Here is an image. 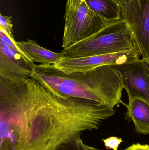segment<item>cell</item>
Instances as JSON below:
<instances>
[{
	"label": "cell",
	"mask_w": 149,
	"mask_h": 150,
	"mask_svg": "<svg viewBox=\"0 0 149 150\" xmlns=\"http://www.w3.org/2000/svg\"><path fill=\"white\" fill-rule=\"evenodd\" d=\"M115 114L106 105L68 97L30 77L0 82V150H78L83 132Z\"/></svg>",
	"instance_id": "6da1fadb"
},
{
	"label": "cell",
	"mask_w": 149,
	"mask_h": 150,
	"mask_svg": "<svg viewBox=\"0 0 149 150\" xmlns=\"http://www.w3.org/2000/svg\"><path fill=\"white\" fill-rule=\"evenodd\" d=\"M30 77L68 97L89 100L114 108L122 104V76L115 66H103L87 72L65 74L53 65H36Z\"/></svg>",
	"instance_id": "7a4b0ae2"
},
{
	"label": "cell",
	"mask_w": 149,
	"mask_h": 150,
	"mask_svg": "<svg viewBox=\"0 0 149 150\" xmlns=\"http://www.w3.org/2000/svg\"><path fill=\"white\" fill-rule=\"evenodd\" d=\"M137 48L123 19L113 21L93 36L62 50L66 58H78L132 51Z\"/></svg>",
	"instance_id": "3957f363"
},
{
	"label": "cell",
	"mask_w": 149,
	"mask_h": 150,
	"mask_svg": "<svg viewBox=\"0 0 149 150\" xmlns=\"http://www.w3.org/2000/svg\"><path fill=\"white\" fill-rule=\"evenodd\" d=\"M64 19V49L93 36L111 23L92 11L85 0H67Z\"/></svg>",
	"instance_id": "277c9868"
},
{
	"label": "cell",
	"mask_w": 149,
	"mask_h": 150,
	"mask_svg": "<svg viewBox=\"0 0 149 150\" xmlns=\"http://www.w3.org/2000/svg\"><path fill=\"white\" fill-rule=\"evenodd\" d=\"M121 18L133 33L142 59H149V0H129L120 7Z\"/></svg>",
	"instance_id": "5b68a950"
},
{
	"label": "cell",
	"mask_w": 149,
	"mask_h": 150,
	"mask_svg": "<svg viewBox=\"0 0 149 150\" xmlns=\"http://www.w3.org/2000/svg\"><path fill=\"white\" fill-rule=\"evenodd\" d=\"M138 48L132 51L78 58H63L53 66L58 70L69 74L87 72L103 66H120L140 60Z\"/></svg>",
	"instance_id": "8992f818"
},
{
	"label": "cell",
	"mask_w": 149,
	"mask_h": 150,
	"mask_svg": "<svg viewBox=\"0 0 149 150\" xmlns=\"http://www.w3.org/2000/svg\"><path fill=\"white\" fill-rule=\"evenodd\" d=\"M36 64L22 56L2 41L0 42V78L10 82L30 77Z\"/></svg>",
	"instance_id": "52a82bcc"
},
{
	"label": "cell",
	"mask_w": 149,
	"mask_h": 150,
	"mask_svg": "<svg viewBox=\"0 0 149 150\" xmlns=\"http://www.w3.org/2000/svg\"><path fill=\"white\" fill-rule=\"evenodd\" d=\"M115 66L121 74L127 94L141 98L149 104V76L142 60Z\"/></svg>",
	"instance_id": "ba28073f"
},
{
	"label": "cell",
	"mask_w": 149,
	"mask_h": 150,
	"mask_svg": "<svg viewBox=\"0 0 149 150\" xmlns=\"http://www.w3.org/2000/svg\"><path fill=\"white\" fill-rule=\"evenodd\" d=\"M20 50L35 63L43 66L53 65L61 60L65 56L40 46L36 41L28 39L26 41L16 42Z\"/></svg>",
	"instance_id": "9c48e42d"
},
{
	"label": "cell",
	"mask_w": 149,
	"mask_h": 150,
	"mask_svg": "<svg viewBox=\"0 0 149 150\" xmlns=\"http://www.w3.org/2000/svg\"><path fill=\"white\" fill-rule=\"evenodd\" d=\"M128 95L129 102L127 107V115L133 121L136 130L140 134H149V104L145 100Z\"/></svg>",
	"instance_id": "30bf717a"
},
{
	"label": "cell",
	"mask_w": 149,
	"mask_h": 150,
	"mask_svg": "<svg viewBox=\"0 0 149 150\" xmlns=\"http://www.w3.org/2000/svg\"><path fill=\"white\" fill-rule=\"evenodd\" d=\"M94 12L109 22L121 18L120 8L113 0H85Z\"/></svg>",
	"instance_id": "8fae6325"
},
{
	"label": "cell",
	"mask_w": 149,
	"mask_h": 150,
	"mask_svg": "<svg viewBox=\"0 0 149 150\" xmlns=\"http://www.w3.org/2000/svg\"><path fill=\"white\" fill-rule=\"evenodd\" d=\"M12 17L4 16L1 13L0 14V29L4 30L6 33L12 37H14L13 33V24L12 23Z\"/></svg>",
	"instance_id": "7c38bea8"
},
{
	"label": "cell",
	"mask_w": 149,
	"mask_h": 150,
	"mask_svg": "<svg viewBox=\"0 0 149 150\" xmlns=\"http://www.w3.org/2000/svg\"><path fill=\"white\" fill-rule=\"evenodd\" d=\"M103 142L105 143V146L107 149L117 150L119 145L122 142V140L121 138L115 137H112L103 140Z\"/></svg>",
	"instance_id": "4fadbf2b"
},
{
	"label": "cell",
	"mask_w": 149,
	"mask_h": 150,
	"mask_svg": "<svg viewBox=\"0 0 149 150\" xmlns=\"http://www.w3.org/2000/svg\"><path fill=\"white\" fill-rule=\"evenodd\" d=\"M125 150H149V145H142L139 143L133 144Z\"/></svg>",
	"instance_id": "5bb4252c"
},
{
	"label": "cell",
	"mask_w": 149,
	"mask_h": 150,
	"mask_svg": "<svg viewBox=\"0 0 149 150\" xmlns=\"http://www.w3.org/2000/svg\"><path fill=\"white\" fill-rule=\"evenodd\" d=\"M78 150H100L94 147H90L88 145H86L82 142L81 139H80L78 142Z\"/></svg>",
	"instance_id": "9a60e30c"
},
{
	"label": "cell",
	"mask_w": 149,
	"mask_h": 150,
	"mask_svg": "<svg viewBox=\"0 0 149 150\" xmlns=\"http://www.w3.org/2000/svg\"><path fill=\"white\" fill-rule=\"evenodd\" d=\"M149 76V59H142Z\"/></svg>",
	"instance_id": "2e32d148"
},
{
	"label": "cell",
	"mask_w": 149,
	"mask_h": 150,
	"mask_svg": "<svg viewBox=\"0 0 149 150\" xmlns=\"http://www.w3.org/2000/svg\"><path fill=\"white\" fill-rule=\"evenodd\" d=\"M118 4L120 7L126 4L129 0H113Z\"/></svg>",
	"instance_id": "e0dca14e"
},
{
	"label": "cell",
	"mask_w": 149,
	"mask_h": 150,
	"mask_svg": "<svg viewBox=\"0 0 149 150\" xmlns=\"http://www.w3.org/2000/svg\"></svg>",
	"instance_id": "ac0fdd59"
}]
</instances>
